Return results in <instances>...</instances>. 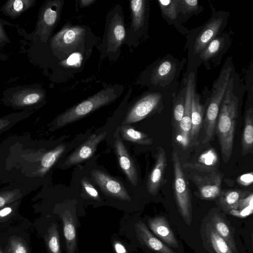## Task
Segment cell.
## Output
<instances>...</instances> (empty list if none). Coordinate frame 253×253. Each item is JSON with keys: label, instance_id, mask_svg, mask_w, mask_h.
Here are the masks:
<instances>
[{"label": "cell", "instance_id": "1", "mask_svg": "<svg viewBox=\"0 0 253 253\" xmlns=\"http://www.w3.org/2000/svg\"><path fill=\"white\" fill-rule=\"evenodd\" d=\"M100 40L90 27L67 21L48 43L53 57L58 82H66L82 72Z\"/></svg>", "mask_w": 253, "mask_h": 253}, {"label": "cell", "instance_id": "2", "mask_svg": "<svg viewBox=\"0 0 253 253\" xmlns=\"http://www.w3.org/2000/svg\"><path fill=\"white\" fill-rule=\"evenodd\" d=\"M238 103L237 97L229 88V85L221 103L215 128V134L217 135L225 163L229 161L233 152Z\"/></svg>", "mask_w": 253, "mask_h": 253}, {"label": "cell", "instance_id": "3", "mask_svg": "<svg viewBox=\"0 0 253 253\" xmlns=\"http://www.w3.org/2000/svg\"><path fill=\"white\" fill-rule=\"evenodd\" d=\"M125 90L119 84H106L94 93L60 115L55 119V126L59 128L81 119L98 109L110 104L118 99Z\"/></svg>", "mask_w": 253, "mask_h": 253}, {"label": "cell", "instance_id": "4", "mask_svg": "<svg viewBox=\"0 0 253 253\" xmlns=\"http://www.w3.org/2000/svg\"><path fill=\"white\" fill-rule=\"evenodd\" d=\"M126 29L122 6L117 3L107 14L103 36L96 46L100 59L107 58L110 62L118 60L125 41Z\"/></svg>", "mask_w": 253, "mask_h": 253}, {"label": "cell", "instance_id": "5", "mask_svg": "<svg viewBox=\"0 0 253 253\" xmlns=\"http://www.w3.org/2000/svg\"><path fill=\"white\" fill-rule=\"evenodd\" d=\"M182 168L186 177L196 185L202 199L212 200L219 196L223 176L217 168L197 163L184 164Z\"/></svg>", "mask_w": 253, "mask_h": 253}, {"label": "cell", "instance_id": "6", "mask_svg": "<svg viewBox=\"0 0 253 253\" xmlns=\"http://www.w3.org/2000/svg\"><path fill=\"white\" fill-rule=\"evenodd\" d=\"M64 0H45L39 10L36 29L32 35L42 43H47L60 20Z\"/></svg>", "mask_w": 253, "mask_h": 253}, {"label": "cell", "instance_id": "7", "mask_svg": "<svg viewBox=\"0 0 253 253\" xmlns=\"http://www.w3.org/2000/svg\"><path fill=\"white\" fill-rule=\"evenodd\" d=\"M173 168V191L178 211L185 222L190 225L192 220L191 194L187 178L176 152L172 153Z\"/></svg>", "mask_w": 253, "mask_h": 253}, {"label": "cell", "instance_id": "8", "mask_svg": "<svg viewBox=\"0 0 253 253\" xmlns=\"http://www.w3.org/2000/svg\"><path fill=\"white\" fill-rule=\"evenodd\" d=\"M46 91L40 84L11 87L3 92V100L19 107H31L44 103Z\"/></svg>", "mask_w": 253, "mask_h": 253}, {"label": "cell", "instance_id": "9", "mask_svg": "<svg viewBox=\"0 0 253 253\" xmlns=\"http://www.w3.org/2000/svg\"><path fill=\"white\" fill-rule=\"evenodd\" d=\"M130 22L126 29L124 43L130 48H136L147 24L148 3L145 0H132L129 2Z\"/></svg>", "mask_w": 253, "mask_h": 253}, {"label": "cell", "instance_id": "10", "mask_svg": "<svg viewBox=\"0 0 253 253\" xmlns=\"http://www.w3.org/2000/svg\"><path fill=\"white\" fill-rule=\"evenodd\" d=\"M161 101L160 93L154 92H144L129 105L123 125L136 123L146 118L158 108Z\"/></svg>", "mask_w": 253, "mask_h": 253}, {"label": "cell", "instance_id": "11", "mask_svg": "<svg viewBox=\"0 0 253 253\" xmlns=\"http://www.w3.org/2000/svg\"><path fill=\"white\" fill-rule=\"evenodd\" d=\"M194 74L191 73L187 79L185 94L184 110L183 117L174 133L179 143L184 148L190 146V137L192 127V102L195 91Z\"/></svg>", "mask_w": 253, "mask_h": 253}, {"label": "cell", "instance_id": "12", "mask_svg": "<svg viewBox=\"0 0 253 253\" xmlns=\"http://www.w3.org/2000/svg\"><path fill=\"white\" fill-rule=\"evenodd\" d=\"M231 69H223L213 85L212 94L206 111L205 120L209 123L216 122L223 99L230 82Z\"/></svg>", "mask_w": 253, "mask_h": 253}, {"label": "cell", "instance_id": "13", "mask_svg": "<svg viewBox=\"0 0 253 253\" xmlns=\"http://www.w3.org/2000/svg\"><path fill=\"white\" fill-rule=\"evenodd\" d=\"M90 175L94 182L109 196L124 201H130L127 190L118 180L103 171L96 169L91 171Z\"/></svg>", "mask_w": 253, "mask_h": 253}, {"label": "cell", "instance_id": "14", "mask_svg": "<svg viewBox=\"0 0 253 253\" xmlns=\"http://www.w3.org/2000/svg\"><path fill=\"white\" fill-rule=\"evenodd\" d=\"M107 134L104 131L99 134L90 136L66 159L65 167H70L82 163L90 158L95 152L99 144Z\"/></svg>", "mask_w": 253, "mask_h": 253}, {"label": "cell", "instance_id": "15", "mask_svg": "<svg viewBox=\"0 0 253 253\" xmlns=\"http://www.w3.org/2000/svg\"><path fill=\"white\" fill-rule=\"evenodd\" d=\"M156 161L147 179V189L149 193L156 195L163 184L167 165V153L162 147L158 149Z\"/></svg>", "mask_w": 253, "mask_h": 253}, {"label": "cell", "instance_id": "16", "mask_svg": "<svg viewBox=\"0 0 253 253\" xmlns=\"http://www.w3.org/2000/svg\"><path fill=\"white\" fill-rule=\"evenodd\" d=\"M114 148L121 168L130 183L136 186L138 182L136 167L126 148L120 138L116 139Z\"/></svg>", "mask_w": 253, "mask_h": 253}, {"label": "cell", "instance_id": "17", "mask_svg": "<svg viewBox=\"0 0 253 253\" xmlns=\"http://www.w3.org/2000/svg\"><path fill=\"white\" fill-rule=\"evenodd\" d=\"M138 238L149 249L158 253H176L156 237L141 220L135 224Z\"/></svg>", "mask_w": 253, "mask_h": 253}, {"label": "cell", "instance_id": "18", "mask_svg": "<svg viewBox=\"0 0 253 253\" xmlns=\"http://www.w3.org/2000/svg\"><path fill=\"white\" fill-rule=\"evenodd\" d=\"M148 224L152 232L167 245L172 248L178 247L177 241L165 216H157L150 218Z\"/></svg>", "mask_w": 253, "mask_h": 253}, {"label": "cell", "instance_id": "19", "mask_svg": "<svg viewBox=\"0 0 253 253\" xmlns=\"http://www.w3.org/2000/svg\"><path fill=\"white\" fill-rule=\"evenodd\" d=\"M223 23L221 17L213 18L206 24L201 32L198 35L195 42L194 52L200 53L204 48L218 34Z\"/></svg>", "mask_w": 253, "mask_h": 253}, {"label": "cell", "instance_id": "20", "mask_svg": "<svg viewBox=\"0 0 253 253\" xmlns=\"http://www.w3.org/2000/svg\"><path fill=\"white\" fill-rule=\"evenodd\" d=\"M204 108L200 102V97L194 93L192 102L190 146L198 145L199 132L203 123Z\"/></svg>", "mask_w": 253, "mask_h": 253}, {"label": "cell", "instance_id": "21", "mask_svg": "<svg viewBox=\"0 0 253 253\" xmlns=\"http://www.w3.org/2000/svg\"><path fill=\"white\" fill-rule=\"evenodd\" d=\"M241 153L244 156L253 151V108L249 107L245 113L243 120L241 139Z\"/></svg>", "mask_w": 253, "mask_h": 253}, {"label": "cell", "instance_id": "22", "mask_svg": "<svg viewBox=\"0 0 253 253\" xmlns=\"http://www.w3.org/2000/svg\"><path fill=\"white\" fill-rule=\"evenodd\" d=\"M63 233L66 241L67 253H75L77 245V235L75 219L69 210L62 215Z\"/></svg>", "mask_w": 253, "mask_h": 253}, {"label": "cell", "instance_id": "23", "mask_svg": "<svg viewBox=\"0 0 253 253\" xmlns=\"http://www.w3.org/2000/svg\"><path fill=\"white\" fill-rule=\"evenodd\" d=\"M176 71V65L169 59H165L158 63L149 76V82L158 84L170 79Z\"/></svg>", "mask_w": 253, "mask_h": 253}, {"label": "cell", "instance_id": "24", "mask_svg": "<svg viewBox=\"0 0 253 253\" xmlns=\"http://www.w3.org/2000/svg\"><path fill=\"white\" fill-rule=\"evenodd\" d=\"M36 0H8L2 6L0 10L6 16L15 19L34 6Z\"/></svg>", "mask_w": 253, "mask_h": 253}, {"label": "cell", "instance_id": "25", "mask_svg": "<svg viewBox=\"0 0 253 253\" xmlns=\"http://www.w3.org/2000/svg\"><path fill=\"white\" fill-rule=\"evenodd\" d=\"M211 220V224L217 233L224 240L232 252L238 253L235 240L222 217L218 213H213Z\"/></svg>", "mask_w": 253, "mask_h": 253}, {"label": "cell", "instance_id": "26", "mask_svg": "<svg viewBox=\"0 0 253 253\" xmlns=\"http://www.w3.org/2000/svg\"><path fill=\"white\" fill-rule=\"evenodd\" d=\"M249 193L238 189L223 190L218 197L219 204L224 210L230 211L234 209L239 201Z\"/></svg>", "mask_w": 253, "mask_h": 253}, {"label": "cell", "instance_id": "27", "mask_svg": "<svg viewBox=\"0 0 253 253\" xmlns=\"http://www.w3.org/2000/svg\"><path fill=\"white\" fill-rule=\"evenodd\" d=\"M122 137L128 141L140 145H149L152 144L153 140L147 134L135 130L127 125H122L120 127Z\"/></svg>", "mask_w": 253, "mask_h": 253}, {"label": "cell", "instance_id": "28", "mask_svg": "<svg viewBox=\"0 0 253 253\" xmlns=\"http://www.w3.org/2000/svg\"><path fill=\"white\" fill-rule=\"evenodd\" d=\"M206 234L216 253H233L229 246L217 233L211 224L207 225Z\"/></svg>", "mask_w": 253, "mask_h": 253}, {"label": "cell", "instance_id": "29", "mask_svg": "<svg viewBox=\"0 0 253 253\" xmlns=\"http://www.w3.org/2000/svg\"><path fill=\"white\" fill-rule=\"evenodd\" d=\"M44 238L49 253H61L59 235L56 224H52L48 228Z\"/></svg>", "mask_w": 253, "mask_h": 253}, {"label": "cell", "instance_id": "30", "mask_svg": "<svg viewBox=\"0 0 253 253\" xmlns=\"http://www.w3.org/2000/svg\"><path fill=\"white\" fill-rule=\"evenodd\" d=\"M253 193L250 192L241 199L234 209L230 210V213L235 216L244 217L253 212Z\"/></svg>", "mask_w": 253, "mask_h": 253}, {"label": "cell", "instance_id": "31", "mask_svg": "<svg viewBox=\"0 0 253 253\" xmlns=\"http://www.w3.org/2000/svg\"><path fill=\"white\" fill-rule=\"evenodd\" d=\"M65 149V147L64 145H60L52 150L45 153L42 159L41 171L43 173L47 171L64 152Z\"/></svg>", "mask_w": 253, "mask_h": 253}, {"label": "cell", "instance_id": "32", "mask_svg": "<svg viewBox=\"0 0 253 253\" xmlns=\"http://www.w3.org/2000/svg\"><path fill=\"white\" fill-rule=\"evenodd\" d=\"M162 14L171 20L175 19L180 6L179 0H161L158 1Z\"/></svg>", "mask_w": 253, "mask_h": 253}, {"label": "cell", "instance_id": "33", "mask_svg": "<svg viewBox=\"0 0 253 253\" xmlns=\"http://www.w3.org/2000/svg\"><path fill=\"white\" fill-rule=\"evenodd\" d=\"M221 37H215L201 51L200 57L207 60L213 57L221 49L223 40Z\"/></svg>", "mask_w": 253, "mask_h": 253}, {"label": "cell", "instance_id": "34", "mask_svg": "<svg viewBox=\"0 0 253 253\" xmlns=\"http://www.w3.org/2000/svg\"><path fill=\"white\" fill-rule=\"evenodd\" d=\"M184 96L180 97L173 104L172 115V126L174 133L177 130L181 122L184 110Z\"/></svg>", "mask_w": 253, "mask_h": 253}, {"label": "cell", "instance_id": "35", "mask_svg": "<svg viewBox=\"0 0 253 253\" xmlns=\"http://www.w3.org/2000/svg\"><path fill=\"white\" fill-rule=\"evenodd\" d=\"M7 253H29L28 246L24 240L18 236H12L8 239Z\"/></svg>", "mask_w": 253, "mask_h": 253}, {"label": "cell", "instance_id": "36", "mask_svg": "<svg viewBox=\"0 0 253 253\" xmlns=\"http://www.w3.org/2000/svg\"><path fill=\"white\" fill-rule=\"evenodd\" d=\"M18 197L17 192L8 191L0 193V209L15 201Z\"/></svg>", "mask_w": 253, "mask_h": 253}, {"label": "cell", "instance_id": "37", "mask_svg": "<svg viewBox=\"0 0 253 253\" xmlns=\"http://www.w3.org/2000/svg\"><path fill=\"white\" fill-rule=\"evenodd\" d=\"M81 183L83 188L89 196L96 200L100 201L98 191L85 178L82 179Z\"/></svg>", "mask_w": 253, "mask_h": 253}, {"label": "cell", "instance_id": "38", "mask_svg": "<svg viewBox=\"0 0 253 253\" xmlns=\"http://www.w3.org/2000/svg\"><path fill=\"white\" fill-rule=\"evenodd\" d=\"M4 25L12 26L13 25L0 18V49L10 42L9 39L5 30Z\"/></svg>", "mask_w": 253, "mask_h": 253}, {"label": "cell", "instance_id": "39", "mask_svg": "<svg viewBox=\"0 0 253 253\" xmlns=\"http://www.w3.org/2000/svg\"><path fill=\"white\" fill-rule=\"evenodd\" d=\"M180 6L185 8L187 11L193 12L198 8L197 0H179Z\"/></svg>", "mask_w": 253, "mask_h": 253}, {"label": "cell", "instance_id": "40", "mask_svg": "<svg viewBox=\"0 0 253 253\" xmlns=\"http://www.w3.org/2000/svg\"><path fill=\"white\" fill-rule=\"evenodd\" d=\"M237 182L244 186H248L253 183V172L244 174L237 178Z\"/></svg>", "mask_w": 253, "mask_h": 253}, {"label": "cell", "instance_id": "41", "mask_svg": "<svg viewBox=\"0 0 253 253\" xmlns=\"http://www.w3.org/2000/svg\"><path fill=\"white\" fill-rule=\"evenodd\" d=\"M13 211L12 207H6L0 210V221L9 217Z\"/></svg>", "mask_w": 253, "mask_h": 253}, {"label": "cell", "instance_id": "42", "mask_svg": "<svg viewBox=\"0 0 253 253\" xmlns=\"http://www.w3.org/2000/svg\"><path fill=\"white\" fill-rule=\"evenodd\" d=\"M96 0H78L76 1V7L85 8L93 4Z\"/></svg>", "mask_w": 253, "mask_h": 253}, {"label": "cell", "instance_id": "43", "mask_svg": "<svg viewBox=\"0 0 253 253\" xmlns=\"http://www.w3.org/2000/svg\"><path fill=\"white\" fill-rule=\"evenodd\" d=\"M114 247L116 253H127V252L124 245L118 241L114 242Z\"/></svg>", "mask_w": 253, "mask_h": 253}, {"label": "cell", "instance_id": "44", "mask_svg": "<svg viewBox=\"0 0 253 253\" xmlns=\"http://www.w3.org/2000/svg\"><path fill=\"white\" fill-rule=\"evenodd\" d=\"M0 253H3L0 248Z\"/></svg>", "mask_w": 253, "mask_h": 253}]
</instances>
